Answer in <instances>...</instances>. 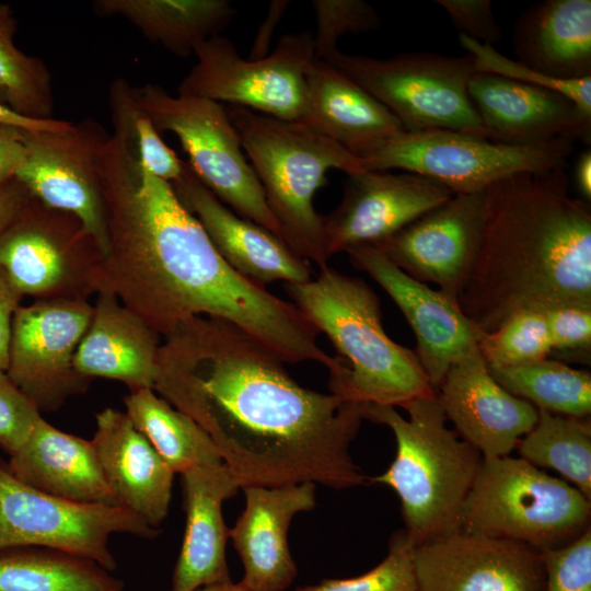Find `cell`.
I'll use <instances>...</instances> for the list:
<instances>
[{"instance_id": "29", "label": "cell", "mask_w": 591, "mask_h": 591, "mask_svg": "<svg viewBox=\"0 0 591 591\" xmlns=\"http://www.w3.org/2000/svg\"><path fill=\"white\" fill-rule=\"evenodd\" d=\"M515 60L553 79L591 77V1L544 0L513 27Z\"/></svg>"}, {"instance_id": "20", "label": "cell", "mask_w": 591, "mask_h": 591, "mask_svg": "<svg viewBox=\"0 0 591 591\" xmlns=\"http://www.w3.org/2000/svg\"><path fill=\"white\" fill-rule=\"evenodd\" d=\"M447 419L483 459L502 457L536 424L537 408L503 389L478 346L448 370L437 389Z\"/></svg>"}, {"instance_id": "4", "label": "cell", "mask_w": 591, "mask_h": 591, "mask_svg": "<svg viewBox=\"0 0 591 591\" xmlns=\"http://www.w3.org/2000/svg\"><path fill=\"white\" fill-rule=\"evenodd\" d=\"M318 268L316 277L286 283L285 289L341 360L329 373L331 393L349 402L393 407L436 395L415 350L385 333L374 291L328 265Z\"/></svg>"}, {"instance_id": "23", "label": "cell", "mask_w": 591, "mask_h": 591, "mask_svg": "<svg viewBox=\"0 0 591 591\" xmlns=\"http://www.w3.org/2000/svg\"><path fill=\"white\" fill-rule=\"evenodd\" d=\"M245 509L229 530L247 591H285L297 576L288 545L292 518L315 507V484L246 486Z\"/></svg>"}, {"instance_id": "47", "label": "cell", "mask_w": 591, "mask_h": 591, "mask_svg": "<svg viewBox=\"0 0 591 591\" xmlns=\"http://www.w3.org/2000/svg\"><path fill=\"white\" fill-rule=\"evenodd\" d=\"M30 197L15 178L0 187V233L16 218Z\"/></svg>"}, {"instance_id": "3", "label": "cell", "mask_w": 591, "mask_h": 591, "mask_svg": "<svg viewBox=\"0 0 591 591\" xmlns=\"http://www.w3.org/2000/svg\"><path fill=\"white\" fill-rule=\"evenodd\" d=\"M457 301L482 333L523 310L591 306V209L570 196L566 166L485 189L480 242Z\"/></svg>"}, {"instance_id": "42", "label": "cell", "mask_w": 591, "mask_h": 591, "mask_svg": "<svg viewBox=\"0 0 591 591\" xmlns=\"http://www.w3.org/2000/svg\"><path fill=\"white\" fill-rule=\"evenodd\" d=\"M40 417L36 405L0 370V448L9 456L14 454Z\"/></svg>"}, {"instance_id": "41", "label": "cell", "mask_w": 591, "mask_h": 591, "mask_svg": "<svg viewBox=\"0 0 591 591\" xmlns=\"http://www.w3.org/2000/svg\"><path fill=\"white\" fill-rule=\"evenodd\" d=\"M544 591H591V528L573 542L541 552Z\"/></svg>"}, {"instance_id": "24", "label": "cell", "mask_w": 591, "mask_h": 591, "mask_svg": "<svg viewBox=\"0 0 591 591\" xmlns=\"http://www.w3.org/2000/svg\"><path fill=\"white\" fill-rule=\"evenodd\" d=\"M95 419L91 440L118 503L158 529L169 512L173 471L125 412L107 407Z\"/></svg>"}, {"instance_id": "36", "label": "cell", "mask_w": 591, "mask_h": 591, "mask_svg": "<svg viewBox=\"0 0 591 591\" xmlns=\"http://www.w3.org/2000/svg\"><path fill=\"white\" fill-rule=\"evenodd\" d=\"M108 102L114 131L126 139L149 172L170 184L181 179L186 162L163 141L149 116L138 106L134 86L125 79L114 80Z\"/></svg>"}, {"instance_id": "14", "label": "cell", "mask_w": 591, "mask_h": 591, "mask_svg": "<svg viewBox=\"0 0 591 591\" xmlns=\"http://www.w3.org/2000/svg\"><path fill=\"white\" fill-rule=\"evenodd\" d=\"M92 314L84 299L36 300L15 310L5 372L40 413L86 391L91 379L73 360Z\"/></svg>"}, {"instance_id": "50", "label": "cell", "mask_w": 591, "mask_h": 591, "mask_svg": "<svg viewBox=\"0 0 591 591\" xmlns=\"http://www.w3.org/2000/svg\"><path fill=\"white\" fill-rule=\"evenodd\" d=\"M576 183L584 200L591 199V151L582 152L575 170Z\"/></svg>"}, {"instance_id": "5", "label": "cell", "mask_w": 591, "mask_h": 591, "mask_svg": "<svg viewBox=\"0 0 591 591\" xmlns=\"http://www.w3.org/2000/svg\"><path fill=\"white\" fill-rule=\"evenodd\" d=\"M403 408L407 419L393 406L368 404L364 419L387 426L395 436V459L372 482L395 490L404 530L416 547L461 529L462 508L483 456L447 427L437 393Z\"/></svg>"}, {"instance_id": "7", "label": "cell", "mask_w": 591, "mask_h": 591, "mask_svg": "<svg viewBox=\"0 0 591 591\" xmlns=\"http://www.w3.org/2000/svg\"><path fill=\"white\" fill-rule=\"evenodd\" d=\"M591 499L522 457L483 459L461 512V530L525 544L567 545L590 525Z\"/></svg>"}, {"instance_id": "2", "label": "cell", "mask_w": 591, "mask_h": 591, "mask_svg": "<svg viewBox=\"0 0 591 591\" xmlns=\"http://www.w3.org/2000/svg\"><path fill=\"white\" fill-rule=\"evenodd\" d=\"M95 167L107 228L99 291L115 294L158 336L210 316L236 325L286 363L335 367L305 315L229 266L172 185L151 174L119 134L101 146Z\"/></svg>"}, {"instance_id": "27", "label": "cell", "mask_w": 591, "mask_h": 591, "mask_svg": "<svg viewBox=\"0 0 591 591\" xmlns=\"http://www.w3.org/2000/svg\"><path fill=\"white\" fill-rule=\"evenodd\" d=\"M73 364L78 373L123 382L129 391L154 389L159 336L115 294L101 290Z\"/></svg>"}, {"instance_id": "8", "label": "cell", "mask_w": 591, "mask_h": 591, "mask_svg": "<svg viewBox=\"0 0 591 591\" xmlns=\"http://www.w3.org/2000/svg\"><path fill=\"white\" fill-rule=\"evenodd\" d=\"M382 103L406 131L443 129L487 139L468 95L474 59L430 51L386 58L347 55L325 59Z\"/></svg>"}, {"instance_id": "45", "label": "cell", "mask_w": 591, "mask_h": 591, "mask_svg": "<svg viewBox=\"0 0 591 591\" xmlns=\"http://www.w3.org/2000/svg\"><path fill=\"white\" fill-rule=\"evenodd\" d=\"M24 130L0 124V187L15 178L25 160Z\"/></svg>"}, {"instance_id": "40", "label": "cell", "mask_w": 591, "mask_h": 591, "mask_svg": "<svg viewBox=\"0 0 591 591\" xmlns=\"http://www.w3.org/2000/svg\"><path fill=\"white\" fill-rule=\"evenodd\" d=\"M316 16L314 58L325 60L337 51L336 42L345 34L372 32L379 28L375 9L362 0H313Z\"/></svg>"}, {"instance_id": "33", "label": "cell", "mask_w": 591, "mask_h": 591, "mask_svg": "<svg viewBox=\"0 0 591 591\" xmlns=\"http://www.w3.org/2000/svg\"><path fill=\"white\" fill-rule=\"evenodd\" d=\"M509 393L537 409L579 418L591 413V374L548 357L530 363L488 367Z\"/></svg>"}, {"instance_id": "16", "label": "cell", "mask_w": 591, "mask_h": 591, "mask_svg": "<svg viewBox=\"0 0 591 591\" xmlns=\"http://www.w3.org/2000/svg\"><path fill=\"white\" fill-rule=\"evenodd\" d=\"M485 217V190L454 194L376 247L393 265L459 299L477 255Z\"/></svg>"}, {"instance_id": "10", "label": "cell", "mask_w": 591, "mask_h": 591, "mask_svg": "<svg viewBox=\"0 0 591 591\" xmlns=\"http://www.w3.org/2000/svg\"><path fill=\"white\" fill-rule=\"evenodd\" d=\"M573 143L558 138L518 146L452 130H403L359 162L363 170H403L440 183L453 194H471L514 174L566 166Z\"/></svg>"}, {"instance_id": "17", "label": "cell", "mask_w": 591, "mask_h": 591, "mask_svg": "<svg viewBox=\"0 0 591 591\" xmlns=\"http://www.w3.org/2000/svg\"><path fill=\"white\" fill-rule=\"evenodd\" d=\"M417 591H544L541 552L457 530L414 548Z\"/></svg>"}, {"instance_id": "15", "label": "cell", "mask_w": 591, "mask_h": 591, "mask_svg": "<svg viewBox=\"0 0 591 591\" xmlns=\"http://www.w3.org/2000/svg\"><path fill=\"white\" fill-rule=\"evenodd\" d=\"M109 137L94 119L60 131L24 130L25 160L15 175L30 196L74 215L103 254L107 250L105 204L96 173L99 149Z\"/></svg>"}, {"instance_id": "49", "label": "cell", "mask_w": 591, "mask_h": 591, "mask_svg": "<svg viewBox=\"0 0 591 591\" xmlns=\"http://www.w3.org/2000/svg\"><path fill=\"white\" fill-rule=\"evenodd\" d=\"M288 1H273L270 5V13L267 15L266 21L260 27V32L256 38L251 53V59L264 58L267 53L268 39H270L274 26L279 22L283 10L288 7Z\"/></svg>"}, {"instance_id": "28", "label": "cell", "mask_w": 591, "mask_h": 591, "mask_svg": "<svg viewBox=\"0 0 591 591\" xmlns=\"http://www.w3.org/2000/svg\"><path fill=\"white\" fill-rule=\"evenodd\" d=\"M13 474L46 494L76 503L120 506L92 440L54 427L43 417L8 460Z\"/></svg>"}, {"instance_id": "31", "label": "cell", "mask_w": 591, "mask_h": 591, "mask_svg": "<svg viewBox=\"0 0 591 591\" xmlns=\"http://www.w3.org/2000/svg\"><path fill=\"white\" fill-rule=\"evenodd\" d=\"M124 405L125 413L174 474L199 465L223 463L210 436L153 390L129 392Z\"/></svg>"}, {"instance_id": "38", "label": "cell", "mask_w": 591, "mask_h": 591, "mask_svg": "<svg viewBox=\"0 0 591 591\" xmlns=\"http://www.w3.org/2000/svg\"><path fill=\"white\" fill-rule=\"evenodd\" d=\"M414 548L405 530L397 531L385 558L368 572L348 579H324L296 591H417Z\"/></svg>"}, {"instance_id": "48", "label": "cell", "mask_w": 591, "mask_h": 591, "mask_svg": "<svg viewBox=\"0 0 591 591\" xmlns=\"http://www.w3.org/2000/svg\"><path fill=\"white\" fill-rule=\"evenodd\" d=\"M0 124L16 126L34 131H60L71 126L72 123L61 119H32L21 116L7 106L0 104Z\"/></svg>"}, {"instance_id": "44", "label": "cell", "mask_w": 591, "mask_h": 591, "mask_svg": "<svg viewBox=\"0 0 591 591\" xmlns=\"http://www.w3.org/2000/svg\"><path fill=\"white\" fill-rule=\"evenodd\" d=\"M453 25L480 44L490 45L502 38V30L497 22L490 0H437Z\"/></svg>"}, {"instance_id": "9", "label": "cell", "mask_w": 591, "mask_h": 591, "mask_svg": "<svg viewBox=\"0 0 591 591\" xmlns=\"http://www.w3.org/2000/svg\"><path fill=\"white\" fill-rule=\"evenodd\" d=\"M134 95L160 134L170 131L178 138L190 169L220 201L281 239L263 187L220 103L198 96H173L150 83L134 86Z\"/></svg>"}, {"instance_id": "32", "label": "cell", "mask_w": 591, "mask_h": 591, "mask_svg": "<svg viewBox=\"0 0 591 591\" xmlns=\"http://www.w3.org/2000/svg\"><path fill=\"white\" fill-rule=\"evenodd\" d=\"M95 561L44 547L0 551V591H123Z\"/></svg>"}, {"instance_id": "43", "label": "cell", "mask_w": 591, "mask_h": 591, "mask_svg": "<svg viewBox=\"0 0 591 591\" xmlns=\"http://www.w3.org/2000/svg\"><path fill=\"white\" fill-rule=\"evenodd\" d=\"M552 352L578 355L587 361L591 350V306L564 304L543 310ZM551 352V354H552Z\"/></svg>"}, {"instance_id": "6", "label": "cell", "mask_w": 591, "mask_h": 591, "mask_svg": "<svg viewBox=\"0 0 591 591\" xmlns=\"http://www.w3.org/2000/svg\"><path fill=\"white\" fill-rule=\"evenodd\" d=\"M227 111L280 227L282 241L308 262L318 267L327 265L323 217L313 205L315 193L325 185L332 169L347 175L363 171L359 159L299 121L239 106Z\"/></svg>"}, {"instance_id": "13", "label": "cell", "mask_w": 591, "mask_h": 591, "mask_svg": "<svg viewBox=\"0 0 591 591\" xmlns=\"http://www.w3.org/2000/svg\"><path fill=\"white\" fill-rule=\"evenodd\" d=\"M197 62L178 95L228 102L282 120L300 121L306 106L305 71L314 59L310 32L283 35L271 54L244 59L233 43L216 35L194 54Z\"/></svg>"}, {"instance_id": "22", "label": "cell", "mask_w": 591, "mask_h": 591, "mask_svg": "<svg viewBox=\"0 0 591 591\" xmlns=\"http://www.w3.org/2000/svg\"><path fill=\"white\" fill-rule=\"evenodd\" d=\"M171 185L221 257L247 280L265 288L278 280L303 283L313 278L310 262L279 236L233 212L197 178L187 162L181 179Z\"/></svg>"}, {"instance_id": "39", "label": "cell", "mask_w": 591, "mask_h": 591, "mask_svg": "<svg viewBox=\"0 0 591 591\" xmlns=\"http://www.w3.org/2000/svg\"><path fill=\"white\" fill-rule=\"evenodd\" d=\"M459 42L473 57L476 71L557 91L569 97L586 116L591 117V77L577 80L553 79L506 57L494 46L480 44L462 34H459Z\"/></svg>"}, {"instance_id": "46", "label": "cell", "mask_w": 591, "mask_h": 591, "mask_svg": "<svg viewBox=\"0 0 591 591\" xmlns=\"http://www.w3.org/2000/svg\"><path fill=\"white\" fill-rule=\"evenodd\" d=\"M20 304L21 300L0 279V370L3 371L8 367L12 318Z\"/></svg>"}, {"instance_id": "30", "label": "cell", "mask_w": 591, "mask_h": 591, "mask_svg": "<svg viewBox=\"0 0 591 591\" xmlns=\"http://www.w3.org/2000/svg\"><path fill=\"white\" fill-rule=\"evenodd\" d=\"M100 16H120L144 37L177 57L186 58L234 19L227 0H96Z\"/></svg>"}, {"instance_id": "18", "label": "cell", "mask_w": 591, "mask_h": 591, "mask_svg": "<svg viewBox=\"0 0 591 591\" xmlns=\"http://www.w3.org/2000/svg\"><path fill=\"white\" fill-rule=\"evenodd\" d=\"M445 186L414 173L363 170L347 175L339 205L323 217L329 258L357 246H375L451 198Z\"/></svg>"}, {"instance_id": "34", "label": "cell", "mask_w": 591, "mask_h": 591, "mask_svg": "<svg viewBox=\"0 0 591 591\" xmlns=\"http://www.w3.org/2000/svg\"><path fill=\"white\" fill-rule=\"evenodd\" d=\"M537 410L536 424L515 447L520 457L534 466L557 471L591 499L590 417L579 418Z\"/></svg>"}, {"instance_id": "51", "label": "cell", "mask_w": 591, "mask_h": 591, "mask_svg": "<svg viewBox=\"0 0 591 591\" xmlns=\"http://www.w3.org/2000/svg\"><path fill=\"white\" fill-rule=\"evenodd\" d=\"M198 591H247L244 586L241 582L233 583L227 582L221 584H215L210 587H205L199 589Z\"/></svg>"}, {"instance_id": "11", "label": "cell", "mask_w": 591, "mask_h": 591, "mask_svg": "<svg viewBox=\"0 0 591 591\" xmlns=\"http://www.w3.org/2000/svg\"><path fill=\"white\" fill-rule=\"evenodd\" d=\"M103 259L74 215L32 196L0 233V279L20 300H88L99 291Z\"/></svg>"}, {"instance_id": "37", "label": "cell", "mask_w": 591, "mask_h": 591, "mask_svg": "<svg viewBox=\"0 0 591 591\" xmlns=\"http://www.w3.org/2000/svg\"><path fill=\"white\" fill-rule=\"evenodd\" d=\"M478 350L488 367L519 366L547 358L552 344L542 311L523 310L483 333Z\"/></svg>"}, {"instance_id": "35", "label": "cell", "mask_w": 591, "mask_h": 591, "mask_svg": "<svg viewBox=\"0 0 591 591\" xmlns=\"http://www.w3.org/2000/svg\"><path fill=\"white\" fill-rule=\"evenodd\" d=\"M16 20L9 4H0V104L32 119H51V76L38 57L14 44Z\"/></svg>"}, {"instance_id": "21", "label": "cell", "mask_w": 591, "mask_h": 591, "mask_svg": "<svg viewBox=\"0 0 591 591\" xmlns=\"http://www.w3.org/2000/svg\"><path fill=\"white\" fill-rule=\"evenodd\" d=\"M467 91L491 141L528 146L567 138L590 142L591 117L557 91L479 71L470 79Z\"/></svg>"}, {"instance_id": "1", "label": "cell", "mask_w": 591, "mask_h": 591, "mask_svg": "<svg viewBox=\"0 0 591 591\" xmlns=\"http://www.w3.org/2000/svg\"><path fill=\"white\" fill-rule=\"evenodd\" d=\"M285 363L236 325L196 316L164 336L153 391L210 436L240 488L363 484L349 448L366 404L305 389Z\"/></svg>"}, {"instance_id": "19", "label": "cell", "mask_w": 591, "mask_h": 591, "mask_svg": "<svg viewBox=\"0 0 591 591\" xmlns=\"http://www.w3.org/2000/svg\"><path fill=\"white\" fill-rule=\"evenodd\" d=\"M346 253L402 311L415 334L418 360L437 392L448 370L477 347L483 333L465 316L456 298L412 278L376 247L357 246Z\"/></svg>"}, {"instance_id": "26", "label": "cell", "mask_w": 591, "mask_h": 591, "mask_svg": "<svg viewBox=\"0 0 591 591\" xmlns=\"http://www.w3.org/2000/svg\"><path fill=\"white\" fill-rule=\"evenodd\" d=\"M305 82L306 106L299 123L358 159L404 130L382 103L325 60L309 63Z\"/></svg>"}, {"instance_id": "12", "label": "cell", "mask_w": 591, "mask_h": 591, "mask_svg": "<svg viewBox=\"0 0 591 591\" xmlns=\"http://www.w3.org/2000/svg\"><path fill=\"white\" fill-rule=\"evenodd\" d=\"M159 532L121 506L76 503L36 489L0 457V551L51 548L113 571L117 564L109 548L112 535L153 538Z\"/></svg>"}, {"instance_id": "25", "label": "cell", "mask_w": 591, "mask_h": 591, "mask_svg": "<svg viewBox=\"0 0 591 591\" xmlns=\"http://www.w3.org/2000/svg\"><path fill=\"white\" fill-rule=\"evenodd\" d=\"M181 475L186 525L171 591H198L231 582L225 558L229 529L222 503L240 486L224 463L195 466Z\"/></svg>"}]
</instances>
